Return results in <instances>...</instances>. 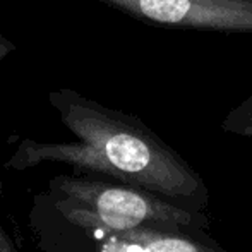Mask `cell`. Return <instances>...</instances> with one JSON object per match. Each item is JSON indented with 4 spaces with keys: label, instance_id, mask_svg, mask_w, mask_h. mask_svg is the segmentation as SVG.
<instances>
[{
    "label": "cell",
    "instance_id": "6da1fadb",
    "mask_svg": "<svg viewBox=\"0 0 252 252\" xmlns=\"http://www.w3.org/2000/svg\"><path fill=\"white\" fill-rule=\"evenodd\" d=\"M48 98L76 139H23L7 168L23 172L41 163H65L72 173L141 187L190 211H209V189L202 177L141 119L67 88L52 91Z\"/></svg>",
    "mask_w": 252,
    "mask_h": 252
},
{
    "label": "cell",
    "instance_id": "7a4b0ae2",
    "mask_svg": "<svg viewBox=\"0 0 252 252\" xmlns=\"http://www.w3.org/2000/svg\"><path fill=\"white\" fill-rule=\"evenodd\" d=\"M33 204L76 226L110 232L141 226H211L209 213L180 208L141 187L91 175H57Z\"/></svg>",
    "mask_w": 252,
    "mask_h": 252
},
{
    "label": "cell",
    "instance_id": "3957f363",
    "mask_svg": "<svg viewBox=\"0 0 252 252\" xmlns=\"http://www.w3.org/2000/svg\"><path fill=\"white\" fill-rule=\"evenodd\" d=\"M28 223L40 252H230L196 226H141L110 232L70 225L34 204Z\"/></svg>",
    "mask_w": 252,
    "mask_h": 252
},
{
    "label": "cell",
    "instance_id": "277c9868",
    "mask_svg": "<svg viewBox=\"0 0 252 252\" xmlns=\"http://www.w3.org/2000/svg\"><path fill=\"white\" fill-rule=\"evenodd\" d=\"M137 21L173 30L252 34V0H100Z\"/></svg>",
    "mask_w": 252,
    "mask_h": 252
},
{
    "label": "cell",
    "instance_id": "5b68a950",
    "mask_svg": "<svg viewBox=\"0 0 252 252\" xmlns=\"http://www.w3.org/2000/svg\"><path fill=\"white\" fill-rule=\"evenodd\" d=\"M221 129L235 136L252 137V94L226 113Z\"/></svg>",
    "mask_w": 252,
    "mask_h": 252
},
{
    "label": "cell",
    "instance_id": "8992f818",
    "mask_svg": "<svg viewBox=\"0 0 252 252\" xmlns=\"http://www.w3.org/2000/svg\"><path fill=\"white\" fill-rule=\"evenodd\" d=\"M14 50H16V45L10 40H7V38L0 33V62H2L5 57H9Z\"/></svg>",
    "mask_w": 252,
    "mask_h": 252
}]
</instances>
